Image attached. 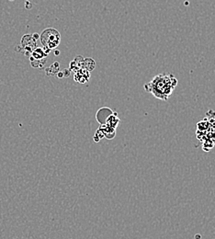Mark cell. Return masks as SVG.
<instances>
[{
	"mask_svg": "<svg viewBox=\"0 0 215 239\" xmlns=\"http://www.w3.org/2000/svg\"><path fill=\"white\" fill-rule=\"evenodd\" d=\"M177 84V80L173 74H161L156 76L148 84L144 85V88L152 93L155 97L162 100H166L168 97L172 94L174 88Z\"/></svg>",
	"mask_w": 215,
	"mask_h": 239,
	"instance_id": "cell-1",
	"label": "cell"
},
{
	"mask_svg": "<svg viewBox=\"0 0 215 239\" xmlns=\"http://www.w3.org/2000/svg\"><path fill=\"white\" fill-rule=\"evenodd\" d=\"M40 40L43 45V48H47L51 51L59 46L61 42V34L57 29L48 28L41 32Z\"/></svg>",
	"mask_w": 215,
	"mask_h": 239,
	"instance_id": "cell-2",
	"label": "cell"
},
{
	"mask_svg": "<svg viewBox=\"0 0 215 239\" xmlns=\"http://www.w3.org/2000/svg\"><path fill=\"white\" fill-rule=\"evenodd\" d=\"M21 49L24 51V53L26 56H28L31 54V52L37 48V41L30 34H25L20 41Z\"/></svg>",
	"mask_w": 215,
	"mask_h": 239,
	"instance_id": "cell-3",
	"label": "cell"
},
{
	"mask_svg": "<svg viewBox=\"0 0 215 239\" xmlns=\"http://www.w3.org/2000/svg\"><path fill=\"white\" fill-rule=\"evenodd\" d=\"M84 77H85L88 80L89 79V72L85 68L82 67L78 71L75 72V74H74V80L76 82H79V83H85V82H87Z\"/></svg>",
	"mask_w": 215,
	"mask_h": 239,
	"instance_id": "cell-4",
	"label": "cell"
},
{
	"mask_svg": "<svg viewBox=\"0 0 215 239\" xmlns=\"http://www.w3.org/2000/svg\"><path fill=\"white\" fill-rule=\"evenodd\" d=\"M47 56L48 54L44 52L43 48H36L29 55V61H40L43 59H47Z\"/></svg>",
	"mask_w": 215,
	"mask_h": 239,
	"instance_id": "cell-5",
	"label": "cell"
},
{
	"mask_svg": "<svg viewBox=\"0 0 215 239\" xmlns=\"http://www.w3.org/2000/svg\"><path fill=\"white\" fill-rule=\"evenodd\" d=\"M83 67L85 68L88 72H91L96 67V63H95V61L92 58H85L84 59Z\"/></svg>",
	"mask_w": 215,
	"mask_h": 239,
	"instance_id": "cell-6",
	"label": "cell"
},
{
	"mask_svg": "<svg viewBox=\"0 0 215 239\" xmlns=\"http://www.w3.org/2000/svg\"><path fill=\"white\" fill-rule=\"evenodd\" d=\"M59 68H60L59 63H58L57 62H55V63H53L51 65V67L45 69V71H46V74H47L48 75H53V74H56L59 72Z\"/></svg>",
	"mask_w": 215,
	"mask_h": 239,
	"instance_id": "cell-7",
	"label": "cell"
},
{
	"mask_svg": "<svg viewBox=\"0 0 215 239\" xmlns=\"http://www.w3.org/2000/svg\"><path fill=\"white\" fill-rule=\"evenodd\" d=\"M62 74H63V76H64V77L68 76V75L70 74V69H64V70L62 71Z\"/></svg>",
	"mask_w": 215,
	"mask_h": 239,
	"instance_id": "cell-8",
	"label": "cell"
},
{
	"mask_svg": "<svg viewBox=\"0 0 215 239\" xmlns=\"http://www.w3.org/2000/svg\"><path fill=\"white\" fill-rule=\"evenodd\" d=\"M31 6H32L31 3L28 2V1H26V8H30Z\"/></svg>",
	"mask_w": 215,
	"mask_h": 239,
	"instance_id": "cell-9",
	"label": "cell"
},
{
	"mask_svg": "<svg viewBox=\"0 0 215 239\" xmlns=\"http://www.w3.org/2000/svg\"><path fill=\"white\" fill-rule=\"evenodd\" d=\"M32 37H33V38L36 40H37L40 38V36H39V34H38V33H33V34H32Z\"/></svg>",
	"mask_w": 215,
	"mask_h": 239,
	"instance_id": "cell-10",
	"label": "cell"
},
{
	"mask_svg": "<svg viewBox=\"0 0 215 239\" xmlns=\"http://www.w3.org/2000/svg\"><path fill=\"white\" fill-rule=\"evenodd\" d=\"M57 76H58V78H62V77H63V74H62V72H58V73H57Z\"/></svg>",
	"mask_w": 215,
	"mask_h": 239,
	"instance_id": "cell-11",
	"label": "cell"
},
{
	"mask_svg": "<svg viewBox=\"0 0 215 239\" xmlns=\"http://www.w3.org/2000/svg\"><path fill=\"white\" fill-rule=\"evenodd\" d=\"M184 5L187 6L189 5V2H188V1H185V2H184Z\"/></svg>",
	"mask_w": 215,
	"mask_h": 239,
	"instance_id": "cell-12",
	"label": "cell"
},
{
	"mask_svg": "<svg viewBox=\"0 0 215 239\" xmlns=\"http://www.w3.org/2000/svg\"><path fill=\"white\" fill-rule=\"evenodd\" d=\"M54 53H55V55H56V56H57V55H59V53H60V51H57V50H56V51H54Z\"/></svg>",
	"mask_w": 215,
	"mask_h": 239,
	"instance_id": "cell-13",
	"label": "cell"
},
{
	"mask_svg": "<svg viewBox=\"0 0 215 239\" xmlns=\"http://www.w3.org/2000/svg\"><path fill=\"white\" fill-rule=\"evenodd\" d=\"M9 1H13V0H9Z\"/></svg>",
	"mask_w": 215,
	"mask_h": 239,
	"instance_id": "cell-14",
	"label": "cell"
}]
</instances>
